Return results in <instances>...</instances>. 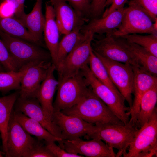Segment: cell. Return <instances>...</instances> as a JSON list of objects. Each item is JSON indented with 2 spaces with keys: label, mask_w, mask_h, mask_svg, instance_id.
Here are the masks:
<instances>
[{
  "label": "cell",
  "mask_w": 157,
  "mask_h": 157,
  "mask_svg": "<svg viewBox=\"0 0 157 157\" xmlns=\"http://www.w3.org/2000/svg\"><path fill=\"white\" fill-rule=\"evenodd\" d=\"M61 111L67 115H76L94 124L98 123L124 125L89 86L86 94L77 104Z\"/></svg>",
  "instance_id": "6da1fadb"
},
{
  "label": "cell",
  "mask_w": 157,
  "mask_h": 157,
  "mask_svg": "<svg viewBox=\"0 0 157 157\" xmlns=\"http://www.w3.org/2000/svg\"><path fill=\"white\" fill-rule=\"evenodd\" d=\"M138 126L129 121L125 125L96 123L85 136L87 138L98 139L118 150L116 157L123 156L138 129Z\"/></svg>",
  "instance_id": "7a4b0ae2"
},
{
  "label": "cell",
  "mask_w": 157,
  "mask_h": 157,
  "mask_svg": "<svg viewBox=\"0 0 157 157\" xmlns=\"http://www.w3.org/2000/svg\"><path fill=\"white\" fill-rule=\"evenodd\" d=\"M124 8L120 26L106 35L121 36L133 34H157V21L154 22L146 12L134 0Z\"/></svg>",
  "instance_id": "3957f363"
},
{
  "label": "cell",
  "mask_w": 157,
  "mask_h": 157,
  "mask_svg": "<svg viewBox=\"0 0 157 157\" xmlns=\"http://www.w3.org/2000/svg\"><path fill=\"white\" fill-rule=\"evenodd\" d=\"M0 38L19 70L35 61L52 62L46 48L23 39L9 35L0 30Z\"/></svg>",
  "instance_id": "277c9868"
},
{
  "label": "cell",
  "mask_w": 157,
  "mask_h": 157,
  "mask_svg": "<svg viewBox=\"0 0 157 157\" xmlns=\"http://www.w3.org/2000/svg\"><path fill=\"white\" fill-rule=\"evenodd\" d=\"M81 71L94 92L125 125L127 124L130 120V108L125 105V99L121 93L114 92L100 82L91 72L88 65L84 66Z\"/></svg>",
  "instance_id": "5b68a950"
},
{
  "label": "cell",
  "mask_w": 157,
  "mask_h": 157,
  "mask_svg": "<svg viewBox=\"0 0 157 157\" xmlns=\"http://www.w3.org/2000/svg\"><path fill=\"white\" fill-rule=\"evenodd\" d=\"M58 81L56 96L53 104L54 111H61L76 104L88 88L81 70L74 76Z\"/></svg>",
  "instance_id": "8992f818"
},
{
  "label": "cell",
  "mask_w": 157,
  "mask_h": 157,
  "mask_svg": "<svg viewBox=\"0 0 157 157\" xmlns=\"http://www.w3.org/2000/svg\"><path fill=\"white\" fill-rule=\"evenodd\" d=\"M93 51L110 60L139 67L137 61L121 36L106 35L91 42Z\"/></svg>",
  "instance_id": "52a82bcc"
},
{
  "label": "cell",
  "mask_w": 157,
  "mask_h": 157,
  "mask_svg": "<svg viewBox=\"0 0 157 157\" xmlns=\"http://www.w3.org/2000/svg\"><path fill=\"white\" fill-rule=\"evenodd\" d=\"M94 35L90 31L85 40L75 48L61 62L55 66L58 81L76 75L84 66L88 65L92 51L91 42Z\"/></svg>",
  "instance_id": "ba28073f"
},
{
  "label": "cell",
  "mask_w": 157,
  "mask_h": 157,
  "mask_svg": "<svg viewBox=\"0 0 157 157\" xmlns=\"http://www.w3.org/2000/svg\"><path fill=\"white\" fill-rule=\"evenodd\" d=\"M94 53L103 63L110 80L128 103L130 109L133 102L134 74L132 66L110 60Z\"/></svg>",
  "instance_id": "9c48e42d"
},
{
  "label": "cell",
  "mask_w": 157,
  "mask_h": 157,
  "mask_svg": "<svg viewBox=\"0 0 157 157\" xmlns=\"http://www.w3.org/2000/svg\"><path fill=\"white\" fill-rule=\"evenodd\" d=\"M85 141L80 138L62 140L59 146L67 152L88 157H115L113 148L98 139Z\"/></svg>",
  "instance_id": "30bf717a"
},
{
  "label": "cell",
  "mask_w": 157,
  "mask_h": 157,
  "mask_svg": "<svg viewBox=\"0 0 157 157\" xmlns=\"http://www.w3.org/2000/svg\"><path fill=\"white\" fill-rule=\"evenodd\" d=\"M35 139L32 137L17 120L14 110L11 113L7 130V157H22Z\"/></svg>",
  "instance_id": "8fae6325"
},
{
  "label": "cell",
  "mask_w": 157,
  "mask_h": 157,
  "mask_svg": "<svg viewBox=\"0 0 157 157\" xmlns=\"http://www.w3.org/2000/svg\"><path fill=\"white\" fill-rule=\"evenodd\" d=\"M52 62L35 61L25 65L26 70L20 81L19 97L35 98L40 86L46 78Z\"/></svg>",
  "instance_id": "7c38bea8"
},
{
  "label": "cell",
  "mask_w": 157,
  "mask_h": 157,
  "mask_svg": "<svg viewBox=\"0 0 157 157\" xmlns=\"http://www.w3.org/2000/svg\"><path fill=\"white\" fill-rule=\"evenodd\" d=\"M157 145V110L155 108L148 121L138 130L124 157H136L142 151Z\"/></svg>",
  "instance_id": "4fadbf2b"
},
{
  "label": "cell",
  "mask_w": 157,
  "mask_h": 157,
  "mask_svg": "<svg viewBox=\"0 0 157 157\" xmlns=\"http://www.w3.org/2000/svg\"><path fill=\"white\" fill-rule=\"evenodd\" d=\"M52 121L58 127L62 140H70L85 136L94 124L88 122L75 115L54 111Z\"/></svg>",
  "instance_id": "5bb4252c"
},
{
  "label": "cell",
  "mask_w": 157,
  "mask_h": 157,
  "mask_svg": "<svg viewBox=\"0 0 157 157\" xmlns=\"http://www.w3.org/2000/svg\"><path fill=\"white\" fill-rule=\"evenodd\" d=\"M14 105L15 111L36 121L53 135L62 139L60 129L46 115L36 98H22L19 97Z\"/></svg>",
  "instance_id": "9a60e30c"
},
{
  "label": "cell",
  "mask_w": 157,
  "mask_h": 157,
  "mask_svg": "<svg viewBox=\"0 0 157 157\" xmlns=\"http://www.w3.org/2000/svg\"><path fill=\"white\" fill-rule=\"evenodd\" d=\"M48 2L53 7L60 34L65 35L88 22L65 0H49Z\"/></svg>",
  "instance_id": "2e32d148"
},
{
  "label": "cell",
  "mask_w": 157,
  "mask_h": 157,
  "mask_svg": "<svg viewBox=\"0 0 157 157\" xmlns=\"http://www.w3.org/2000/svg\"><path fill=\"white\" fill-rule=\"evenodd\" d=\"M132 67L134 74L133 92L134 98L129 112L131 117L129 121L137 125V119L141 99L148 90L157 85V77L138 66H132Z\"/></svg>",
  "instance_id": "e0dca14e"
},
{
  "label": "cell",
  "mask_w": 157,
  "mask_h": 157,
  "mask_svg": "<svg viewBox=\"0 0 157 157\" xmlns=\"http://www.w3.org/2000/svg\"><path fill=\"white\" fill-rule=\"evenodd\" d=\"M55 65L49 66L46 76L41 83L35 98L38 101L46 115L52 121L54 111L53 105L54 95L59 84L54 75Z\"/></svg>",
  "instance_id": "ac0fdd59"
},
{
  "label": "cell",
  "mask_w": 157,
  "mask_h": 157,
  "mask_svg": "<svg viewBox=\"0 0 157 157\" xmlns=\"http://www.w3.org/2000/svg\"><path fill=\"white\" fill-rule=\"evenodd\" d=\"M45 24L43 31L44 43L50 52L52 63H56L60 34L54 10L48 2L46 4Z\"/></svg>",
  "instance_id": "d6986e66"
},
{
  "label": "cell",
  "mask_w": 157,
  "mask_h": 157,
  "mask_svg": "<svg viewBox=\"0 0 157 157\" xmlns=\"http://www.w3.org/2000/svg\"><path fill=\"white\" fill-rule=\"evenodd\" d=\"M124 8L115 10L105 17L90 20L82 27L81 32L84 33L90 31L94 34L100 35L110 34L121 25Z\"/></svg>",
  "instance_id": "ffe728a7"
},
{
  "label": "cell",
  "mask_w": 157,
  "mask_h": 157,
  "mask_svg": "<svg viewBox=\"0 0 157 157\" xmlns=\"http://www.w3.org/2000/svg\"><path fill=\"white\" fill-rule=\"evenodd\" d=\"M42 0H36L31 11L26 14L23 25L31 35L47 49L44 38L45 19L42 13Z\"/></svg>",
  "instance_id": "44dd1931"
},
{
  "label": "cell",
  "mask_w": 157,
  "mask_h": 157,
  "mask_svg": "<svg viewBox=\"0 0 157 157\" xmlns=\"http://www.w3.org/2000/svg\"><path fill=\"white\" fill-rule=\"evenodd\" d=\"M19 91L0 97V133L2 142V151L7 153V130L13 106L19 97Z\"/></svg>",
  "instance_id": "7402d4cb"
},
{
  "label": "cell",
  "mask_w": 157,
  "mask_h": 157,
  "mask_svg": "<svg viewBox=\"0 0 157 157\" xmlns=\"http://www.w3.org/2000/svg\"><path fill=\"white\" fill-rule=\"evenodd\" d=\"M0 30L11 36L23 39L46 48L15 17H4L0 15Z\"/></svg>",
  "instance_id": "603a6c76"
},
{
  "label": "cell",
  "mask_w": 157,
  "mask_h": 157,
  "mask_svg": "<svg viewBox=\"0 0 157 157\" xmlns=\"http://www.w3.org/2000/svg\"><path fill=\"white\" fill-rule=\"evenodd\" d=\"M123 38L135 59L139 67L157 77V57L144 47Z\"/></svg>",
  "instance_id": "cb8c5ba5"
},
{
  "label": "cell",
  "mask_w": 157,
  "mask_h": 157,
  "mask_svg": "<svg viewBox=\"0 0 157 157\" xmlns=\"http://www.w3.org/2000/svg\"><path fill=\"white\" fill-rule=\"evenodd\" d=\"M14 113L17 120L23 128L29 134L35 136L37 139L58 142L62 140L53 135L39 122L23 113L15 110Z\"/></svg>",
  "instance_id": "d4e9b609"
},
{
  "label": "cell",
  "mask_w": 157,
  "mask_h": 157,
  "mask_svg": "<svg viewBox=\"0 0 157 157\" xmlns=\"http://www.w3.org/2000/svg\"><path fill=\"white\" fill-rule=\"evenodd\" d=\"M82 27L75 28L65 35L59 42L55 66L61 62L72 50L88 37L90 31L83 33L81 31Z\"/></svg>",
  "instance_id": "484cf974"
},
{
  "label": "cell",
  "mask_w": 157,
  "mask_h": 157,
  "mask_svg": "<svg viewBox=\"0 0 157 157\" xmlns=\"http://www.w3.org/2000/svg\"><path fill=\"white\" fill-rule=\"evenodd\" d=\"M157 101V85L148 90L142 96L137 119L139 129L149 120L156 107Z\"/></svg>",
  "instance_id": "4316f807"
},
{
  "label": "cell",
  "mask_w": 157,
  "mask_h": 157,
  "mask_svg": "<svg viewBox=\"0 0 157 157\" xmlns=\"http://www.w3.org/2000/svg\"><path fill=\"white\" fill-rule=\"evenodd\" d=\"M88 66L93 74L100 82L114 92L120 93L110 80L103 63L94 53L92 49Z\"/></svg>",
  "instance_id": "83f0119b"
},
{
  "label": "cell",
  "mask_w": 157,
  "mask_h": 157,
  "mask_svg": "<svg viewBox=\"0 0 157 157\" xmlns=\"http://www.w3.org/2000/svg\"><path fill=\"white\" fill-rule=\"evenodd\" d=\"M26 70L24 65L18 71L0 72V91L6 93L13 90H19L20 81Z\"/></svg>",
  "instance_id": "f1b7e54d"
},
{
  "label": "cell",
  "mask_w": 157,
  "mask_h": 157,
  "mask_svg": "<svg viewBox=\"0 0 157 157\" xmlns=\"http://www.w3.org/2000/svg\"><path fill=\"white\" fill-rule=\"evenodd\" d=\"M121 36L144 47L157 57V34L143 35L133 34Z\"/></svg>",
  "instance_id": "f546056e"
},
{
  "label": "cell",
  "mask_w": 157,
  "mask_h": 157,
  "mask_svg": "<svg viewBox=\"0 0 157 157\" xmlns=\"http://www.w3.org/2000/svg\"><path fill=\"white\" fill-rule=\"evenodd\" d=\"M22 157H54L47 149L43 140L35 141L23 154Z\"/></svg>",
  "instance_id": "4dcf8cb0"
},
{
  "label": "cell",
  "mask_w": 157,
  "mask_h": 157,
  "mask_svg": "<svg viewBox=\"0 0 157 157\" xmlns=\"http://www.w3.org/2000/svg\"><path fill=\"white\" fill-rule=\"evenodd\" d=\"M0 63L6 71L19 70L5 45L0 38Z\"/></svg>",
  "instance_id": "1f68e13d"
},
{
  "label": "cell",
  "mask_w": 157,
  "mask_h": 157,
  "mask_svg": "<svg viewBox=\"0 0 157 157\" xmlns=\"http://www.w3.org/2000/svg\"><path fill=\"white\" fill-rule=\"evenodd\" d=\"M65 0L82 17L90 21L91 0Z\"/></svg>",
  "instance_id": "d6a6232c"
},
{
  "label": "cell",
  "mask_w": 157,
  "mask_h": 157,
  "mask_svg": "<svg viewBox=\"0 0 157 157\" xmlns=\"http://www.w3.org/2000/svg\"><path fill=\"white\" fill-rule=\"evenodd\" d=\"M43 142L47 149L53 155L54 157H83L79 154L71 153L67 152L60 146H58L54 141Z\"/></svg>",
  "instance_id": "836d02e7"
},
{
  "label": "cell",
  "mask_w": 157,
  "mask_h": 157,
  "mask_svg": "<svg viewBox=\"0 0 157 157\" xmlns=\"http://www.w3.org/2000/svg\"><path fill=\"white\" fill-rule=\"evenodd\" d=\"M10 5L14 10L15 17L23 25L26 15L24 10V3L26 0H0Z\"/></svg>",
  "instance_id": "e575fe53"
},
{
  "label": "cell",
  "mask_w": 157,
  "mask_h": 157,
  "mask_svg": "<svg viewBox=\"0 0 157 157\" xmlns=\"http://www.w3.org/2000/svg\"><path fill=\"white\" fill-rule=\"evenodd\" d=\"M148 14L154 22L157 21V0H134Z\"/></svg>",
  "instance_id": "d590c367"
},
{
  "label": "cell",
  "mask_w": 157,
  "mask_h": 157,
  "mask_svg": "<svg viewBox=\"0 0 157 157\" xmlns=\"http://www.w3.org/2000/svg\"><path fill=\"white\" fill-rule=\"evenodd\" d=\"M107 1L91 0L90 20L99 19L102 17L105 10V5Z\"/></svg>",
  "instance_id": "8d00e7d4"
},
{
  "label": "cell",
  "mask_w": 157,
  "mask_h": 157,
  "mask_svg": "<svg viewBox=\"0 0 157 157\" xmlns=\"http://www.w3.org/2000/svg\"><path fill=\"white\" fill-rule=\"evenodd\" d=\"M128 0H113L109 8L105 10L102 17H104L113 11L124 8L125 4Z\"/></svg>",
  "instance_id": "74e56055"
},
{
  "label": "cell",
  "mask_w": 157,
  "mask_h": 157,
  "mask_svg": "<svg viewBox=\"0 0 157 157\" xmlns=\"http://www.w3.org/2000/svg\"><path fill=\"white\" fill-rule=\"evenodd\" d=\"M157 145L148 147L139 153L136 157H151L157 156Z\"/></svg>",
  "instance_id": "f35d334b"
},
{
  "label": "cell",
  "mask_w": 157,
  "mask_h": 157,
  "mask_svg": "<svg viewBox=\"0 0 157 157\" xmlns=\"http://www.w3.org/2000/svg\"><path fill=\"white\" fill-rule=\"evenodd\" d=\"M113 0H107L105 5V8L110 6L112 4Z\"/></svg>",
  "instance_id": "ab89813d"
},
{
  "label": "cell",
  "mask_w": 157,
  "mask_h": 157,
  "mask_svg": "<svg viewBox=\"0 0 157 157\" xmlns=\"http://www.w3.org/2000/svg\"><path fill=\"white\" fill-rule=\"evenodd\" d=\"M5 70L3 66L0 63V72H5Z\"/></svg>",
  "instance_id": "60d3db41"
},
{
  "label": "cell",
  "mask_w": 157,
  "mask_h": 157,
  "mask_svg": "<svg viewBox=\"0 0 157 157\" xmlns=\"http://www.w3.org/2000/svg\"><path fill=\"white\" fill-rule=\"evenodd\" d=\"M4 155H5L4 153L0 149V157H3Z\"/></svg>",
  "instance_id": "b9f144b4"
}]
</instances>
